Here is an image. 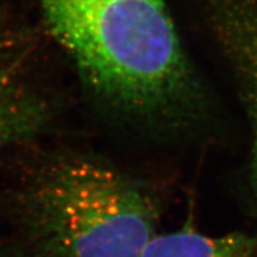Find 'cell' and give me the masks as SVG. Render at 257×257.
Here are the masks:
<instances>
[{
    "mask_svg": "<svg viewBox=\"0 0 257 257\" xmlns=\"http://www.w3.org/2000/svg\"><path fill=\"white\" fill-rule=\"evenodd\" d=\"M19 206L44 257H140L159 221L142 186L87 156L60 157L41 167Z\"/></svg>",
    "mask_w": 257,
    "mask_h": 257,
    "instance_id": "cell-2",
    "label": "cell"
},
{
    "mask_svg": "<svg viewBox=\"0 0 257 257\" xmlns=\"http://www.w3.org/2000/svg\"><path fill=\"white\" fill-rule=\"evenodd\" d=\"M29 43L0 27V149L36 136L51 108L31 78Z\"/></svg>",
    "mask_w": 257,
    "mask_h": 257,
    "instance_id": "cell-3",
    "label": "cell"
},
{
    "mask_svg": "<svg viewBox=\"0 0 257 257\" xmlns=\"http://www.w3.org/2000/svg\"><path fill=\"white\" fill-rule=\"evenodd\" d=\"M87 85L125 113L173 119L189 74L165 0H32Z\"/></svg>",
    "mask_w": 257,
    "mask_h": 257,
    "instance_id": "cell-1",
    "label": "cell"
},
{
    "mask_svg": "<svg viewBox=\"0 0 257 257\" xmlns=\"http://www.w3.org/2000/svg\"><path fill=\"white\" fill-rule=\"evenodd\" d=\"M252 57L250 62V76H251V115L253 128V144H252V180L257 195V48L250 55Z\"/></svg>",
    "mask_w": 257,
    "mask_h": 257,
    "instance_id": "cell-5",
    "label": "cell"
},
{
    "mask_svg": "<svg viewBox=\"0 0 257 257\" xmlns=\"http://www.w3.org/2000/svg\"><path fill=\"white\" fill-rule=\"evenodd\" d=\"M140 257H257V239L240 232L212 237L184 229L156 233Z\"/></svg>",
    "mask_w": 257,
    "mask_h": 257,
    "instance_id": "cell-4",
    "label": "cell"
}]
</instances>
